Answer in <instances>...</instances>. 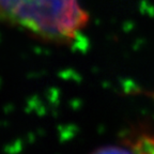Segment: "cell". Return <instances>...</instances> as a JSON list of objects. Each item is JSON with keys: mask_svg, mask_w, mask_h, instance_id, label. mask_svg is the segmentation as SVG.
Wrapping results in <instances>:
<instances>
[{"mask_svg": "<svg viewBox=\"0 0 154 154\" xmlns=\"http://www.w3.org/2000/svg\"><path fill=\"white\" fill-rule=\"evenodd\" d=\"M89 15L79 0H0V23L53 43H70L82 33Z\"/></svg>", "mask_w": 154, "mask_h": 154, "instance_id": "obj_1", "label": "cell"}, {"mask_svg": "<svg viewBox=\"0 0 154 154\" xmlns=\"http://www.w3.org/2000/svg\"><path fill=\"white\" fill-rule=\"evenodd\" d=\"M90 154H134L126 148L119 146H104L92 151Z\"/></svg>", "mask_w": 154, "mask_h": 154, "instance_id": "obj_2", "label": "cell"}]
</instances>
